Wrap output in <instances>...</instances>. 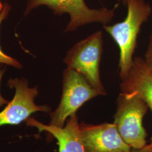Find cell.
Returning <instances> with one entry per match:
<instances>
[{
    "instance_id": "5",
    "label": "cell",
    "mask_w": 152,
    "mask_h": 152,
    "mask_svg": "<svg viewBox=\"0 0 152 152\" xmlns=\"http://www.w3.org/2000/svg\"><path fill=\"white\" fill-rule=\"evenodd\" d=\"M41 6H46L55 14L67 13L70 21L65 28V32L76 30L78 28L93 23L107 25L114 18L117 5L112 9L102 7L90 9L84 0H28L24 15Z\"/></svg>"
},
{
    "instance_id": "4",
    "label": "cell",
    "mask_w": 152,
    "mask_h": 152,
    "mask_svg": "<svg viewBox=\"0 0 152 152\" xmlns=\"http://www.w3.org/2000/svg\"><path fill=\"white\" fill-rule=\"evenodd\" d=\"M100 93L92 87L87 80L77 72L66 68L63 72L62 94L60 103L49 113V125L62 127L72 115L77 113L82 106Z\"/></svg>"
},
{
    "instance_id": "14",
    "label": "cell",
    "mask_w": 152,
    "mask_h": 152,
    "mask_svg": "<svg viewBox=\"0 0 152 152\" xmlns=\"http://www.w3.org/2000/svg\"><path fill=\"white\" fill-rule=\"evenodd\" d=\"M147 147L151 152H152V141H151V143L149 145H147Z\"/></svg>"
},
{
    "instance_id": "6",
    "label": "cell",
    "mask_w": 152,
    "mask_h": 152,
    "mask_svg": "<svg viewBox=\"0 0 152 152\" xmlns=\"http://www.w3.org/2000/svg\"><path fill=\"white\" fill-rule=\"evenodd\" d=\"M7 85L15 90L14 98L0 112V127L16 126L26 122L31 115L38 112L50 113L49 105H37L35 98L38 95L37 87H29L28 82L24 78H10Z\"/></svg>"
},
{
    "instance_id": "15",
    "label": "cell",
    "mask_w": 152,
    "mask_h": 152,
    "mask_svg": "<svg viewBox=\"0 0 152 152\" xmlns=\"http://www.w3.org/2000/svg\"><path fill=\"white\" fill-rule=\"evenodd\" d=\"M3 7H4V6L2 5V4L1 3V0H0V14H1V11L2 10V9H3Z\"/></svg>"
},
{
    "instance_id": "8",
    "label": "cell",
    "mask_w": 152,
    "mask_h": 152,
    "mask_svg": "<svg viewBox=\"0 0 152 152\" xmlns=\"http://www.w3.org/2000/svg\"><path fill=\"white\" fill-rule=\"evenodd\" d=\"M25 122L27 126L37 129L39 132H46L50 137L55 138L59 152H86L81 139L77 113L69 117L62 127L44 124L31 117Z\"/></svg>"
},
{
    "instance_id": "3",
    "label": "cell",
    "mask_w": 152,
    "mask_h": 152,
    "mask_svg": "<svg viewBox=\"0 0 152 152\" xmlns=\"http://www.w3.org/2000/svg\"><path fill=\"white\" fill-rule=\"evenodd\" d=\"M103 33H94L75 44L66 53L63 61L67 68L83 76L92 87L107 95L100 75V64L103 53Z\"/></svg>"
},
{
    "instance_id": "1",
    "label": "cell",
    "mask_w": 152,
    "mask_h": 152,
    "mask_svg": "<svg viewBox=\"0 0 152 152\" xmlns=\"http://www.w3.org/2000/svg\"><path fill=\"white\" fill-rule=\"evenodd\" d=\"M126 5L127 14L122 22L112 26L103 25L120 49L118 69L121 80L130 71L141 26L152 14L151 6L144 0H127Z\"/></svg>"
},
{
    "instance_id": "11",
    "label": "cell",
    "mask_w": 152,
    "mask_h": 152,
    "mask_svg": "<svg viewBox=\"0 0 152 152\" xmlns=\"http://www.w3.org/2000/svg\"><path fill=\"white\" fill-rule=\"evenodd\" d=\"M144 60L147 66L152 70V31L149 37V42Z\"/></svg>"
},
{
    "instance_id": "13",
    "label": "cell",
    "mask_w": 152,
    "mask_h": 152,
    "mask_svg": "<svg viewBox=\"0 0 152 152\" xmlns=\"http://www.w3.org/2000/svg\"><path fill=\"white\" fill-rule=\"evenodd\" d=\"M131 152H151L149 149L147 148V145L144 147H143L142 148L140 149H132Z\"/></svg>"
},
{
    "instance_id": "16",
    "label": "cell",
    "mask_w": 152,
    "mask_h": 152,
    "mask_svg": "<svg viewBox=\"0 0 152 152\" xmlns=\"http://www.w3.org/2000/svg\"><path fill=\"white\" fill-rule=\"evenodd\" d=\"M120 2H122L124 5H126L127 4V0H118Z\"/></svg>"
},
{
    "instance_id": "2",
    "label": "cell",
    "mask_w": 152,
    "mask_h": 152,
    "mask_svg": "<svg viewBox=\"0 0 152 152\" xmlns=\"http://www.w3.org/2000/svg\"><path fill=\"white\" fill-rule=\"evenodd\" d=\"M148 108L146 103L135 93L121 92L118 96L113 123L132 149H140L147 145L142 120Z\"/></svg>"
},
{
    "instance_id": "7",
    "label": "cell",
    "mask_w": 152,
    "mask_h": 152,
    "mask_svg": "<svg viewBox=\"0 0 152 152\" xmlns=\"http://www.w3.org/2000/svg\"><path fill=\"white\" fill-rule=\"evenodd\" d=\"M80 132L86 152H131L114 123L80 124Z\"/></svg>"
},
{
    "instance_id": "10",
    "label": "cell",
    "mask_w": 152,
    "mask_h": 152,
    "mask_svg": "<svg viewBox=\"0 0 152 152\" xmlns=\"http://www.w3.org/2000/svg\"><path fill=\"white\" fill-rule=\"evenodd\" d=\"M10 10V6L8 4H5L4 6L3 9L0 14V26L2 21L5 19L6 18L8 15V14ZM0 64H5L7 65H10L16 68H22V65L18 60L11 56L6 54L1 49L0 47Z\"/></svg>"
},
{
    "instance_id": "17",
    "label": "cell",
    "mask_w": 152,
    "mask_h": 152,
    "mask_svg": "<svg viewBox=\"0 0 152 152\" xmlns=\"http://www.w3.org/2000/svg\"></svg>"
},
{
    "instance_id": "9",
    "label": "cell",
    "mask_w": 152,
    "mask_h": 152,
    "mask_svg": "<svg viewBox=\"0 0 152 152\" xmlns=\"http://www.w3.org/2000/svg\"><path fill=\"white\" fill-rule=\"evenodd\" d=\"M121 92L135 93L146 103L152 112V70L144 58L134 57L127 76L121 80Z\"/></svg>"
},
{
    "instance_id": "12",
    "label": "cell",
    "mask_w": 152,
    "mask_h": 152,
    "mask_svg": "<svg viewBox=\"0 0 152 152\" xmlns=\"http://www.w3.org/2000/svg\"><path fill=\"white\" fill-rule=\"evenodd\" d=\"M4 72H5V69H2V66L0 65V86H1V80H2V78L4 75ZM8 103H9V102L2 96L1 94V91H0V107L3 106L4 105H7Z\"/></svg>"
}]
</instances>
